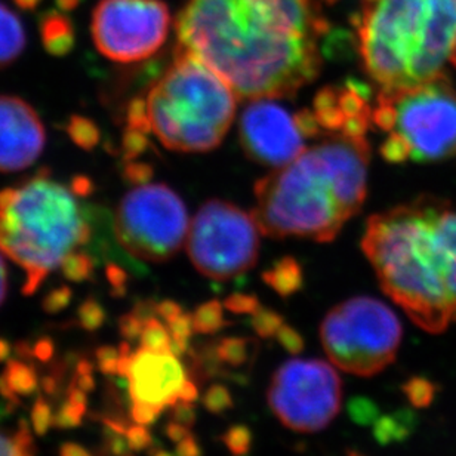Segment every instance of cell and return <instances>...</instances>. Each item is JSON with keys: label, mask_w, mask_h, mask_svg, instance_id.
I'll return each mask as SVG.
<instances>
[{"label": "cell", "mask_w": 456, "mask_h": 456, "mask_svg": "<svg viewBox=\"0 0 456 456\" xmlns=\"http://www.w3.org/2000/svg\"><path fill=\"white\" fill-rule=\"evenodd\" d=\"M399 317L370 297L346 299L322 322L321 339L330 363L359 377H373L393 363L402 344Z\"/></svg>", "instance_id": "cell-8"}, {"label": "cell", "mask_w": 456, "mask_h": 456, "mask_svg": "<svg viewBox=\"0 0 456 456\" xmlns=\"http://www.w3.org/2000/svg\"><path fill=\"white\" fill-rule=\"evenodd\" d=\"M69 131H70L71 138L76 141V144L84 145L86 149H91L93 145L97 144V127L85 118H77L71 120Z\"/></svg>", "instance_id": "cell-18"}, {"label": "cell", "mask_w": 456, "mask_h": 456, "mask_svg": "<svg viewBox=\"0 0 456 456\" xmlns=\"http://www.w3.org/2000/svg\"><path fill=\"white\" fill-rule=\"evenodd\" d=\"M40 35L45 48L53 55H64L75 46V28L66 13H45L40 20Z\"/></svg>", "instance_id": "cell-17"}, {"label": "cell", "mask_w": 456, "mask_h": 456, "mask_svg": "<svg viewBox=\"0 0 456 456\" xmlns=\"http://www.w3.org/2000/svg\"><path fill=\"white\" fill-rule=\"evenodd\" d=\"M370 147L366 135L330 134L255 184L263 234L334 240L363 207Z\"/></svg>", "instance_id": "cell-3"}, {"label": "cell", "mask_w": 456, "mask_h": 456, "mask_svg": "<svg viewBox=\"0 0 456 456\" xmlns=\"http://www.w3.org/2000/svg\"><path fill=\"white\" fill-rule=\"evenodd\" d=\"M46 144L39 114L21 98L0 95V172L31 167Z\"/></svg>", "instance_id": "cell-14"}, {"label": "cell", "mask_w": 456, "mask_h": 456, "mask_svg": "<svg viewBox=\"0 0 456 456\" xmlns=\"http://www.w3.org/2000/svg\"><path fill=\"white\" fill-rule=\"evenodd\" d=\"M77 196L76 187L48 172L0 191V252L24 272V294H33L88 240Z\"/></svg>", "instance_id": "cell-6"}, {"label": "cell", "mask_w": 456, "mask_h": 456, "mask_svg": "<svg viewBox=\"0 0 456 456\" xmlns=\"http://www.w3.org/2000/svg\"><path fill=\"white\" fill-rule=\"evenodd\" d=\"M6 351H8V346L0 339V359H4V355H6Z\"/></svg>", "instance_id": "cell-23"}, {"label": "cell", "mask_w": 456, "mask_h": 456, "mask_svg": "<svg viewBox=\"0 0 456 456\" xmlns=\"http://www.w3.org/2000/svg\"><path fill=\"white\" fill-rule=\"evenodd\" d=\"M277 100H250L239 120V138L246 156L272 169L286 167L323 135L312 109L290 111Z\"/></svg>", "instance_id": "cell-13"}, {"label": "cell", "mask_w": 456, "mask_h": 456, "mask_svg": "<svg viewBox=\"0 0 456 456\" xmlns=\"http://www.w3.org/2000/svg\"><path fill=\"white\" fill-rule=\"evenodd\" d=\"M328 28L316 0H185L175 51L211 67L237 98H286L317 79Z\"/></svg>", "instance_id": "cell-1"}, {"label": "cell", "mask_w": 456, "mask_h": 456, "mask_svg": "<svg viewBox=\"0 0 456 456\" xmlns=\"http://www.w3.org/2000/svg\"><path fill=\"white\" fill-rule=\"evenodd\" d=\"M449 61L452 62L453 67L456 69V39L453 42L452 51H451V55H449Z\"/></svg>", "instance_id": "cell-22"}, {"label": "cell", "mask_w": 456, "mask_h": 456, "mask_svg": "<svg viewBox=\"0 0 456 456\" xmlns=\"http://www.w3.org/2000/svg\"><path fill=\"white\" fill-rule=\"evenodd\" d=\"M13 2H15L20 8L26 9V11H31V9H35L42 0H13Z\"/></svg>", "instance_id": "cell-21"}, {"label": "cell", "mask_w": 456, "mask_h": 456, "mask_svg": "<svg viewBox=\"0 0 456 456\" xmlns=\"http://www.w3.org/2000/svg\"><path fill=\"white\" fill-rule=\"evenodd\" d=\"M171 27V11L163 0H100L91 33L98 53L111 61L132 64L160 51Z\"/></svg>", "instance_id": "cell-12"}, {"label": "cell", "mask_w": 456, "mask_h": 456, "mask_svg": "<svg viewBox=\"0 0 456 456\" xmlns=\"http://www.w3.org/2000/svg\"><path fill=\"white\" fill-rule=\"evenodd\" d=\"M363 70L379 91L444 75L456 39V0H360L355 21Z\"/></svg>", "instance_id": "cell-4"}, {"label": "cell", "mask_w": 456, "mask_h": 456, "mask_svg": "<svg viewBox=\"0 0 456 456\" xmlns=\"http://www.w3.org/2000/svg\"><path fill=\"white\" fill-rule=\"evenodd\" d=\"M267 400L286 428L317 433L339 413L341 378L334 366L323 360H288L273 375Z\"/></svg>", "instance_id": "cell-11"}, {"label": "cell", "mask_w": 456, "mask_h": 456, "mask_svg": "<svg viewBox=\"0 0 456 456\" xmlns=\"http://www.w3.org/2000/svg\"><path fill=\"white\" fill-rule=\"evenodd\" d=\"M237 110V95L211 67L189 53L174 61L127 109L131 131L151 134L178 153H207L223 142Z\"/></svg>", "instance_id": "cell-5"}, {"label": "cell", "mask_w": 456, "mask_h": 456, "mask_svg": "<svg viewBox=\"0 0 456 456\" xmlns=\"http://www.w3.org/2000/svg\"><path fill=\"white\" fill-rule=\"evenodd\" d=\"M26 48V31L12 9L0 2V70L17 61Z\"/></svg>", "instance_id": "cell-16"}, {"label": "cell", "mask_w": 456, "mask_h": 456, "mask_svg": "<svg viewBox=\"0 0 456 456\" xmlns=\"http://www.w3.org/2000/svg\"><path fill=\"white\" fill-rule=\"evenodd\" d=\"M189 212L169 185L136 183L116 208L114 234L127 254L145 263H165L189 236Z\"/></svg>", "instance_id": "cell-9"}, {"label": "cell", "mask_w": 456, "mask_h": 456, "mask_svg": "<svg viewBox=\"0 0 456 456\" xmlns=\"http://www.w3.org/2000/svg\"><path fill=\"white\" fill-rule=\"evenodd\" d=\"M6 292H8V270H6L4 259L0 255V305L4 304V298H6Z\"/></svg>", "instance_id": "cell-19"}, {"label": "cell", "mask_w": 456, "mask_h": 456, "mask_svg": "<svg viewBox=\"0 0 456 456\" xmlns=\"http://www.w3.org/2000/svg\"><path fill=\"white\" fill-rule=\"evenodd\" d=\"M58 6L67 12V11H73L77 8L80 4V0H57Z\"/></svg>", "instance_id": "cell-20"}, {"label": "cell", "mask_w": 456, "mask_h": 456, "mask_svg": "<svg viewBox=\"0 0 456 456\" xmlns=\"http://www.w3.org/2000/svg\"><path fill=\"white\" fill-rule=\"evenodd\" d=\"M372 125L386 134L379 151L387 162L456 159V89L444 73L409 88L379 91Z\"/></svg>", "instance_id": "cell-7"}, {"label": "cell", "mask_w": 456, "mask_h": 456, "mask_svg": "<svg viewBox=\"0 0 456 456\" xmlns=\"http://www.w3.org/2000/svg\"><path fill=\"white\" fill-rule=\"evenodd\" d=\"M4 397V388H0V456H35V446L30 428L24 421H12V409L6 402L11 393Z\"/></svg>", "instance_id": "cell-15"}, {"label": "cell", "mask_w": 456, "mask_h": 456, "mask_svg": "<svg viewBox=\"0 0 456 456\" xmlns=\"http://www.w3.org/2000/svg\"><path fill=\"white\" fill-rule=\"evenodd\" d=\"M362 249L415 325L440 334L456 323V202L426 196L375 214Z\"/></svg>", "instance_id": "cell-2"}, {"label": "cell", "mask_w": 456, "mask_h": 456, "mask_svg": "<svg viewBox=\"0 0 456 456\" xmlns=\"http://www.w3.org/2000/svg\"><path fill=\"white\" fill-rule=\"evenodd\" d=\"M261 232L254 214L216 199L205 203L190 223L187 252L200 274L230 281L254 267Z\"/></svg>", "instance_id": "cell-10"}]
</instances>
